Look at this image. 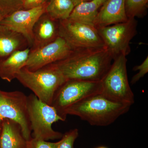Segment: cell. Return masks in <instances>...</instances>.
Here are the masks:
<instances>
[{"label": "cell", "instance_id": "obj_15", "mask_svg": "<svg viewBox=\"0 0 148 148\" xmlns=\"http://www.w3.org/2000/svg\"><path fill=\"white\" fill-rule=\"evenodd\" d=\"M30 51V48H27L0 59V78L9 82L16 79L17 74L25 67Z\"/></svg>", "mask_w": 148, "mask_h": 148}, {"label": "cell", "instance_id": "obj_27", "mask_svg": "<svg viewBox=\"0 0 148 148\" xmlns=\"http://www.w3.org/2000/svg\"><path fill=\"white\" fill-rule=\"evenodd\" d=\"M3 18V17L1 15H0V22H1V21L2 20Z\"/></svg>", "mask_w": 148, "mask_h": 148}, {"label": "cell", "instance_id": "obj_2", "mask_svg": "<svg viewBox=\"0 0 148 148\" xmlns=\"http://www.w3.org/2000/svg\"><path fill=\"white\" fill-rule=\"evenodd\" d=\"M131 106L112 101L98 93L71 106L66 110V114L79 117L93 126H108L126 113Z\"/></svg>", "mask_w": 148, "mask_h": 148}, {"label": "cell", "instance_id": "obj_8", "mask_svg": "<svg viewBox=\"0 0 148 148\" xmlns=\"http://www.w3.org/2000/svg\"><path fill=\"white\" fill-rule=\"evenodd\" d=\"M135 18L110 26L97 27L98 33L114 58L120 55L127 56L130 52V44L137 33Z\"/></svg>", "mask_w": 148, "mask_h": 148}, {"label": "cell", "instance_id": "obj_11", "mask_svg": "<svg viewBox=\"0 0 148 148\" xmlns=\"http://www.w3.org/2000/svg\"><path fill=\"white\" fill-rule=\"evenodd\" d=\"M47 4L46 3L35 8L15 11L4 17L0 22V25L22 35L27 40L30 48L33 44L34 26L40 17L45 13Z\"/></svg>", "mask_w": 148, "mask_h": 148}, {"label": "cell", "instance_id": "obj_16", "mask_svg": "<svg viewBox=\"0 0 148 148\" xmlns=\"http://www.w3.org/2000/svg\"><path fill=\"white\" fill-rule=\"evenodd\" d=\"M27 48H29V44L22 35L0 25V59Z\"/></svg>", "mask_w": 148, "mask_h": 148}, {"label": "cell", "instance_id": "obj_29", "mask_svg": "<svg viewBox=\"0 0 148 148\" xmlns=\"http://www.w3.org/2000/svg\"><path fill=\"white\" fill-rule=\"evenodd\" d=\"M1 125H0V131H1Z\"/></svg>", "mask_w": 148, "mask_h": 148}, {"label": "cell", "instance_id": "obj_17", "mask_svg": "<svg viewBox=\"0 0 148 148\" xmlns=\"http://www.w3.org/2000/svg\"><path fill=\"white\" fill-rule=\"evenodd\" d=\"M101 7L98 3L92 0L80 3L75 6L68 19L94 26Z\"/></svg>", "mask_w": 148, "mask_h": 148}, {"label": "cell", "instance_id": "obj_24", "mask_svg": "<svg viewBox=\"0 0 148 148\" xmlns=\"http://www.w3.org/2000/svg\"><path fill=\"white\" fill-rule=\"evenodd\" d=\"M47 0H24L23 5L24 9L38 7L47 3Z\"/></svg>", "mask_w": 148, "mask_h": 148}, {"label": "cell", "instance_id": "obj_5", "mask_svg": "<svg viewBox=\"0 0 148 148\" xmlns=\"http://www.w3.org/2000/svg\"><path fill=\"white\" fill-rule=\"evenodd\" d=\"M27 106L32 138L46 141L61 139L63 134L53 130L52 125L64 121L52 106L43 103L34 94L27 96Z\"/></svg>", "mask_w": 148, "mask_h": 148}, {"label": "cell", "instance_id": "obj_1", "mask_svg": "<svg viewBox=\"0 0 148 148\" xmlns=\"http://www.w3.org/2000/svg\"><path fill=\"white\" fill-rule=\"evenodd\" d=\"M113 59L104 46L74 50L65 59L53 64L66 80L100 82L108 71Z\"/></svg>", "mask_w": 148, "mask_h": 148}, {"label": "cell", "instance_id": "obj_20", "mask_svg": "<svg viewBox=\"0 0 148 148\" xmlns=\"http://www.w3.org/2000/svg\"><path fill=\"white\" fill-rule=\"evenodd\" d=\"M24 1V0H0V15L4 18L21 9Z\"/></svg>", "mask_w": 148, "mask_h": 148}, {"label": "cell", "instance_id": "obj_3", "mask_svg": "<svg viewBox=\"0 0 148 148\" xmlns=\"http://www.w3.org/2000/svg\"><path fill=\"white\" fill-rule=\"evenodd\" d=\"M16 79L32 90L39 100L50 106L56 91L67 80L54 64L34 71L24 67Z\"/></svg>", "mask_w": 148, "mask_h": 148}, {"label": "cell", "instance_id": "obj_26", "mask_svg": "<svg viewBox=\"0 0 148 148\" xmlns=\"http://www.w3.org/2000/svg\"><path fill=\"white\" fill-rule=\"evenodd\" d=\"M92 1H95L97 3H98L101 6H102L103 5V4L107 0H92Z\"/></svg>", "mask_w": 148, "mask_h": 148}, {"label": "cell", "instance_id": "obj_13", "mask_svg": "<svg viewBox=\"0 0 148 148\" xmlns=\"http://www.w3.org/2000/svg\"><path fill=\"white\" fill-rule=\"evenodd\" d=\"M125 0H107L98 11L94 26L105 27L127 21Z\"/></svg>", "mask_w": 148, "mask_h": 148}, {"label": "cell", "instance_id": "obj_6", "mask_svg": "<svg viewBox=\"0 0 148 148\" xmlns=\"http://www.w3.org/2000/svg\"><path fill=\"white\" fill-rule=\"evenodd\" d=\"M101 91V81L67 80L56 91L51 106L64 121L67 118L66 111L71 106Z\"/></svg>", "mask_w": 148, "mask_h": 148}, {"label": "cell", "instance_id": "obj_19", "mask_svg": "<svg viewBox=\"0 0 148 148\" xmlns=\"http://www.w3.org/2000/svg\"><path fill=\"white\" fill-rule=\"evenodd\" d=\"M148 0H125V9L127 18L143 16L147 8Z\"/></svg>", "mask_w": 148, "mask_h": 148}, {"label": "cell", "instance_id": "obj_28", "mask_svg": "<svg viewBox=\"0 0 148 148\" xmlns=\"http://www.w3.org/2000/svg\"><path fill=\"white\" fill-rule=\"evenodd\" d=\"M97 148H108L106 147H98Z\"/></svg>", "mask_w": 148, "mask_h": 148}, {"label": "cell", "instance_id": "obj_12", "mask_svg": "<svg viewBox=\"0 0 148 148\" xmlns=\"http://www.w3.org/2000/svg\"><path fill=\"white\" fill-rule=\"evenodd\" d=\"M59 36V21L44 13L34 26L33 44L30 50H36L52 42Z\"/></svg>", "mask_w": 148, "mask_h": 148}, {"label": "cell", "instance_id": "obj_4", "mask_svg": "<svg viewBox=\"0 0 148 148\" xmlns=\"http://www.w3.org/2000/svg\"><path fill=\"white\" fill-rule=\"evenodd\" d=\"M127 62L124 55L114 58L108 71L101 80V93L111 100L132 106L135 97L128 81Z\"/></svg>", "mask_w": 148, "mask_h": 148}, {"label": "cell", "instance_id": "obj_25", "mask_svg": "<svg viewBox=\"0 0 148 148\" xmlns=\"http://www.w3.org/2000/svg\"><path fill=\"white\" fill-rule=\"evenodd\" d=\"M74 6H75L78 5L80 3L88 1H90V0H72Z\"/></svg>", "mask_w": 148, "mask_h": 148}, {"label": "cell", "instance_id": "obj_10", "mask_svg": "<svg viewBox=\"0 0 148 148\" xmlns=\"http://www.w3.org/2000/svg\"><path fill=\"white\" fill-rule=\"evenodd\" d=\"M74 49L63 38L58 36L52 42L36 49L30 50L25 68L34 71L68 57Z\"/></svg>", "mask_w": 148, "mask_h": 148}, {"label": "cell", "instance_id": "obj_23", "mask_svg": "<svg viewBox=\"0 0 148 148\" xmlns=\"http://www.w3.org/2000/svg\"><path fill=\"white\" fill-rule=\"evenodd\" d=\"M58 142L50 143L46 140L32 138L28 141L29 148H57Z\"/></svg>", "mask_w": 148, "mask_h": 148}, {"label": "cell", "instance_id": "obj_7", "mask_svg": "<svg viewBox=\"0 0 148 148\" xmlns=\"http://www.w3.org/2000/svg\"><path fill=\"white\" fill-rule=\"evenodd\" d=\"M4 119L18 123L28 141L32 137V130L28 106L27 96L21 91H5L0 89V125Z\"/></svg>", "mask_w": 148, "mask_h": 148}, {"label": "cell", "instance_id": "obj_21", "mask_svg": "<svg viewBox=\"0 0 148 148\" xmlns=\"http://www.w3.org/2000/svg\"><path fill=\"white\" fill-rule=\"evenodd\" d=\"M78 135V130L77 128L66 132L58 141L57 148H74V143Z\"/></svg>", "mask_w": 148, "mask_h": 148}, {"label": "cell", "instance_id": "obj_9", "mask_svg": "<svg viewBox=\"0 0 148 148\" xmlns=\"http://www.w3.org/2000/svg\"><path fill=\"white\" fill-rule=\"evenodd\" d=\"M59 36L74 50L105 46L95 26L68 18L59 21Z\"/></svg>", "mask_w": 148, "mask_h": 148}, {"label": "cell", "instance_id": "obj_14", "mask_svg": "<svg viewBox=\"0 0 148 148\" xmlns=\"http://www.w3.org/2000/svg\"><path fill=\"white\" fill-rule=\"evenodd\" d=\"M0 148H29L28 141L16 122L4 119L1 123Z\"/></svg>", "mask_w": 148, "mask_h": 148}, {"label": "cell", "instance_id": "obj_22", "mask_svg": "<svg viewBox=\"0 0 148 148\" xmlns=\"http://www.w3.org/2000/svg\"><path fill=\"white\" fill-rule=\"evenodd\" d=\"M133 70L134 71H138V73L132 77L131 81L132 84L138 82L148 73V56L140 65L134 67Z\"/></svg>", "mask_w": 148, "mask_h": 148}, {"label": "cell", "instance_id": "obj_18", "mask_svg": "<svg viewBox=\"0 0 148 148\" xmlns=\"http://www.w3.org/2000/svg\"><path fill=\"white\" fill-rule=\"evenodd\" d=\"M74 7L72 0H50L45 13L54 20L61 21L69 18Z\"/></svg>", "mask_w": 148, "mask_h": 148}]
</instances>
